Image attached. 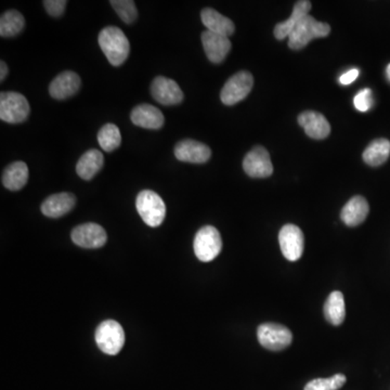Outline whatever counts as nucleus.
I'll use <instances>...</instances> for the list:
<instances>
[{"label": "nucleus", "mask_w": 390, "mask_h": 390, "mask_svg": "<svg viewBox=\"0 0 390 390\" xmlns=\"http://www.w3.org/2000/svg\"><path fill=\"white\" fill-rule=\"evenodd\" d=\"M99 46L113 67H121L129 55L130 45L126 35L117 26H107L98 37Z\"/></svg>", "instance_id": "f257e3e1"}, {"label": "nucleus", "mask_w": 390, "mask_h": 390, "mask_svg": "<svg viewBox=\"0 0 390 390\" xmlns=\"http://www.w3.org/2000/svg\"><path fill=\"white\" fill-rule=\"evenodd\" d=\"M330 33H331V26L329 24L319 22L308 14L291 33L288 36V47L293 50H300L313 39L327 37Z\"/></svg>", "instance_id": "f03ea898"}, {"label": "nucleus", "mask_w": 390, "mask_h": 390, "mask_svg": "<svg viewBox=\"0 0 390 390\" xmlns=\"http://www.w3.org/2000/svg\"><path fill=\"white\" fill-rule=\"evenodd\" d=\"M136 207L138 214L148 226L156 228L164 222L166 206L162 197L156 192L151 190L140 192L136 200Z\"/></svg>", "instance_id": "7ed1b4c3"}, {"label": "nucleus", "mask_w": 390, "mask_h": 390, "mask_svg": "<svg viewBox=\"0 0 390 390\" xmlns=\"http://www.w3.org/2000/svg\"><path fill=\"white\" fill-rule=\"evenodd\" d=\"M31 107L28 99L16 92L0 94V119L8 124H21L30 117Z\"/></svg>", "instance_id": "20e7f679"}, {"label": "nucleus", "mask_w": 390, "mask_h": 390, "mask_svg": "<svg viewBox=\"0 0 390 390\" xmlns=\"http://www.w3.org/2000/svg\"><path fill=\"white\" fill-rule=\"evenodd\" d=\"M94 340L101 352L115 356L125 344V332L119 322L107 320L97 327Z\"/></svg>", "instance_id": "39448f33"}, {"label": "nucleus", "mask_w": 390, "mask_h": 390, "mask_svg": "<svg viewBox=\"0 0 390 390\" xmlns=\"http://www.w3.org/2000/svg\"><path fill=\"white\" fill-rule=\"evenodd\" d=\"M194 253L197 259L203 263H210L222 249V235L215 227L205 226L197 231L194 237Z\"/></svg>", "instance_id": "423d86ee"}, {"label": "nucleus", "mask_w": 390, "mask_h": 390, "mask_svg": "<svg viewBox=\"0 0 390 390\" xmlns=\"http://www.w3.org/2000/svg\"><path fill=\"white\" fill-rule=\"evenodd\" d=\"M260 345L271 352L286 350L292 344L293 334L282 324L264 323L257 330Z\"/></svg>", "instance_id": "0eeeda50"}, {"label": "nucleus", "mask_w": 390, "mask_h": 390, "mask_svg": "<svg viewBox=\"0 0 390 390\" xmlns=\"http://www.w3.org/2000/svg\"><path fill=\"white\" fill-rule=\"evenodd\" d=\"M253 85V75L249 72L241 71L234 74L222 87L220 92L222 103L226 105H234L244 100L251 92Z\"/></svg>", "instance_id": "6e6552de"}, {"label": "nucleus", "mask_w": 390, "mask_h": 390, "mask_svg": "<svg viewBox=\"0 0 390 390\" xmlns=\"http://www.w3.org/2000/svg\"><path fill=\"white\" fill-rule=\"evenodd\" d=\"M243 169L251 178H267L273 173L269 152L264 146H255L243 161Z\"/></svg>", "instance_id": "1a4fd4ad"}, {"label": "nucleus", "mask_w": 390, "mask_h": 390, "mask_svg": "<svg viewBox=\"0 0 390 390\" xmlns=\"http://www.w3.org/2000/svg\"><path fill=\"white\" fill-rule=\"evenodd\" d=\"M278 243L284 257L296 261L303 256L305 237L303 231L295 224H286L278 233Z\"/></svg>", "instance_id": "9d476101"}, {"label": "nucleus", "mask_w": 390, "mask_h": 390, "mask_svg": "<svg viewBox=\"0 0 390 390\" xmlns=\"http://www.w3.org/2000/svg\"><path fill=\"white\" fill-rule=\"evenodd\" d=\"M71 237L74 244L82 249H100L107 240L104 229L94 222L76 227L72 231Z\"/></svg>", "instance_id": "9b49d317"}, {"label": "nucleus", "mask_w": 390, "mask_h": 390, "mask_svg": "<svg viewBox=\"0 0 390 390\" xmlns=\"http://www.w3.org/2000/svg\"><path fill=\"white\" fill-rule=\"evenodd\" d=\"M151 94L163 105H177L183 100V92L179 85L164 76L154 78L151 85Z\"/></svg>", "instance_id": "f8f14e48"}, {"label": "nucleus", "mask_w": 390, "mask_h": 390, "mask_svg": "<svg viewBox=\"0 0 390 390\" xmlns=\"http://www.w3.org/2000/svg\"><path fill=\"white\" fill-rule=\"evenodd\" d=\"M175 156L180 162L203 164L210 160L212 151L202 142L185 139L175 146Z\"/></svg>", "instance_id": "ddd939ff"}, {"label": "nucleus", "mask_w": 390, "mask_h": 390, "mask_svg": "<svg viewBox=\"0 0 390 390\" xmlns=\"http://www.w3.org/2000/svg\"><path fill=\"white\" fill-rule=\"evenodd\" d=\"M82 86L78 74L65 71L57 76L49 85V94L55 100H67L80 92Z\"/></svg>", "instance_id": "4468645a"}, {"label": "nucleus", "mask_w": 390, "mask_h": 390, "mask_svg": "<svg viewBox=\"0 0 390 390\" xmlns=\"http://www.w3.org/2000/svg\"><path fill=\"white\" fill-rule=\"evenodd\" d=\"M202 43L208 60L212 63L220 64L224 61L231 51V41L229 37L205 31L202 34Z\"/></svg>", "instance_id": "2eb2a0df"}, {"label": "nucleus", "mask_w": 390, "mask_h": 390, "mask_svg": "<svg viewBox=\"0 0 390 390\" xmlns=\"http://www.w3.org/2000/svg\"><path fill=\"white\" fill-rule=\"evenodd\" d=\"M298 123L308 137L313 139H325L331 133L329 121L321 113L306 111L298 117Z\"/></svg>", "instance_id": "dca6fc26"}, {"label": "nucleus", "mask_w": 390, "mask_h": 390, "mask_svg": "<svg viewBox=\"0 0 390 390\" xmlns=\"http://www.w3.org/2000/svg\"><path fill=\"white\" fill-rule=\"evenodd\" d=\"M76 197L74 194L63 192V193L53 194L47 197L41 204V212L49 218H60L69 214L75 207Z\"/></svg>", "instance_id": "f3484780"}, {"label": "nucleus", "mask_w": 390, "mask_h": 390, "mask_svg": "<svg viewBox=\"0 0 390 390\" xmlns=\"http://www.w3.org/2000/svg\"><path fill=\"white\" fill-rule=\"evenodd\" d=\"M130 119L138 127L146 129H160L164 125V115L160 109L146 103L138 105L131 111Z\"/></svg>", "instance_id": "a211bd4d"}, {"label": "nucleus", "mask_w": 390, "mask_h": 390, "mask_svg": "<svg viewBox=\"0 0 390 390\" xmlns=\"http://www.w3.org/2000/svg\"><path fill=\"white\" fill-rule=\"evenodd\" d=\"M370 206L367 200L360 195L352 197L342 210V220L348 227H357L367 220Z\"/></svg>", "instance_id": "6ab92c4d"}, {"label": "nucleus", "mask_w": 390, "mask_h": 390, "mask_svg": "<svg viewBox=\"0 0 390 390\" xmlns=\"http://www.w3.org/2000/svg\"><path fill=\"white\" fill-rule=\"evenodd\" d=\"M201 18L207 31L215 34L230 37L234 33L235 26L232 21L212 8L202 10Z\"/></svg>", "instance_id": "aec40b11"}, {"label": "nucleus", "mask_w": 390, "mask_h": 390, "mask_svg": "<svg viewBox=\"0 0 390 390\" xmlns=\"http://www.w3.org/2000/svg\"><path fill=\"white\" fill-rule=\"evenodd\" d=\"M28 176H30V173H28V165L18 161V162L11 163L9 166L6 167L3 177H1V183L6 189L10 190V191H18L26 187L28 181Z\"/></svg>", "instance_id": "412c9836"}, {"label": "nucleus", "mask_w": 390, "mask_h": 390, "mask_svg": "<svg viewBox=\"0 0 390 390\" xmlns=\"http://www.w3.org/2000/svg\"><path fill=\"white\" fill-rule=\"evenodd\" d=\"M311 9L310 1L303 0V1H297L293 9L292 16L288 20L278 23L274 28V36L278 40L286 38L290 36L291 33L296 28L297 24L303 20L305 16H308Z\"/></svg>", "instance_id": "4be33fe9"}, {"label": "nucleus", "mask_w": 390, "mask_h": 390, "mask_svg": "<svg viewBox=\"0 0 390 390\" xmlns=\"http://www.w3.org/2000/svg\"><path fill=\"white\" fill-rule=\"evenodd\" d=\"M104 158L100 151L96 148L88 150L78 160L76 173L84 180H92L102 168Z\"/></svg>", "instance_id": "5701e85b"}, {"label": "nucleus", "mask_w": 390, "mask_h": 390, "mask_svg": "<svg viewBox=\"0 0 390 390\" xmlns=\"http://www.w3.org/2000/svg\"><path fill=\"white\" fill-rule=\"evenodd\" d=\"M324 315L325 319L335 327H338L344 322L346 317V306H345V298L342 292L334 291L330 294L324 303Z\"/></svg>", "instance_id": "b1692460"}, {"label": "nucleus", "mask_w": 390, "mask_h": 390, "mask_svg": "<svg viewBox=\"0 0 390 390\" xmlns=\"http://www.w3.org/2000/svg\"><path fill=\"white\" fill-rule=\"evenodd\" d=\"M390 156V141L387 139H377L371 142L363 152V160L370 166L383 165Z\"/></svg>", "instance_id": "393cba45"}, {"label": "nucleus", "mask_w": 390, "mask_h": 390, "mask_svg": "<svg viewBox=\"0 0 390 390\" xmlns=\"http://www.w3.org/2000/svg\"><path fill=\"white\" fill-rule=\"evenodd\" d=\"M26 20L22 13L16 10H9L0 18V36L4 38L16 36L24 28Z\"/></svg>", "instance_id": "a878e982"}, {"label": "nucleus", "mask_w": 390, "mask_h": 390, "mask_svg": "<svg viewBox=\"0 0 390 390\" xmlns=\"http://www.w3.org/2000/svg\"><path fill=\"white\" fill-rule=\"evenodd\" d=\"M98 142L105 152H113L121 143V131L114 124H105L98 133Z\"/></svg>", "instance_id": "bb28decb"}, {"label": "nucleus", "mask_w": 390, "mask_h": 390, "mask_svg": "<svg viewBox=\"0 0 390 390\" xmlns=\"http://www.w3.org/2000/svg\"><path fill=\"white\" fill-rule=\"evenodd\" d=\"M110 4L125 23L131 24L137 20V7L131 0H111Z\"/></svg>", "instance_id": "cd10ccee"}, {"label": "nucleus", "mask_w": 390, "mask_h": 390, "mask_svg": "<svg viewBox=\"0 0 390 390\" xmlns=\"http://www.w3.org/2000/svg\"><path fill=\"white\" fill-rule=\"evenodd\" d=\"M344 374H335L329 379H315L309 381L303 390H338L346 383Z\"/></svg>", "instance_id": "c85d7f7f"}, {"label": "nucleus", "mask_w": 390, "mask_h": 390, "mask_svg": "<svg viewBox=\"0 0 390 390\" xmlns=\"http://www.w3.org/2000/svg\"><path fill=\"white\" fill-rule=\"evenodd\" d=\"M354 103L357 110L360 111V112H367V111L370 110L373 105L372 90H367H367H361L354 97Z\"/></svg>", "instance_id": "c756f323"}, {"label": "nucleus", "mask_w": 390, "mask_h": 390, "mask_svg": "<svg viewBox=\"0 0 390 390\" xmlns=\"http://www.w3.org/2000/svg\"><path fill=\"white\" fill-rule=\"evenodd\" d=\"M43 4L49 16H53V18H59L65 11L67 1H64V0H45Z\"/></svg>", "instance_id": "7c9ffc66"}, {"label": "nucleus", "mask_w": 390, "mask_h": 390, "mask_svg": "<svg viewBox=\"0 0 390 390\" xmlns=\"http://www.w3.org/2000/svg\"><path fill=\"white\" fill-rule=\"evenodd\" d=\"M359 76V70L352 69L350 71L347 72V73L342 74L340 78V82L342 85H350L352 82H354V80L358 78Z\"/></svg>", "instance_id": "2f4dec72"}, {"label": "nucleus", "mask_w": 390, "mask_h": 390, "mask_svg": "<svg viewBox=\"0 0 390 390\" xmlns=\"http://www.w3.org/2000/svg\"><path fill=\"white\" fill-rule=\"evenodd\" d=\"M0 70H1V72H0V80H1V82H4V80H5V78L7 77L8 75V67L7 64H6L5 62H0Z\"/></svg>", "instance_id": "473e14b6"}, {"label": "nucleus", "mask_w": 390, "mask_h": 390, "mask_svg": "<svg viewBox=\"0 0 390 390\" xmlns=\"http://www.w3.org/2000/svg\"><path fill=\"white\" fill-rule=\"evenodd\" d=\"M386 74H387V78L390 80V64L388 65L387 69H386Z\"/></svg>", "instance_id": "72a5a7b5"}]
</instances>
